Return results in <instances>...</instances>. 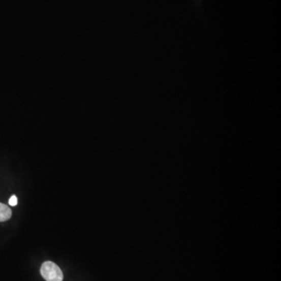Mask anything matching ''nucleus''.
<instances>
[{"mask_svg": "<svg viewBox=\"0 0 281 281\" xmlns=\"http://www.w3.org/2000/svg\"><path fill=\"white\" fill-rule=\"evenodd\" d=\"M12 216V211L5 204L0 203V222L8 221Z\"/></svg>", "mask_w": 281, "mask_h": 281, "instance_id": "2", "label": "nucleus"}, {"mask_svg": "<svg viewBox=\"0 0 281 281\" xmlns=\"http://www.w3.org/2000/svg\"><path fill=\"white\" fill-rule=\"evenodd\" d=\"M9 205H11V206H15L17 205V198L16 196H11L10 200H9Z\"/></svg>", "mask_w": 281, "mask_h": 281, "instance_id": "3", "label": "nucleus"}, {"mask_svg": "<svg viewBox=\"0 0 281 281\" xmlns=\"http://www.w3.org/2000/svg\"><path fill=\"white\" fill-rule=\"evenodd\" d=\"M41 274L46 281H63L64 274L60 268L52 262H45L41 267Z\"/></svg>", "mask_w": 281, "mask_h": 281, "instance_id": "1", "label": "nucleus"}]
</instances>
